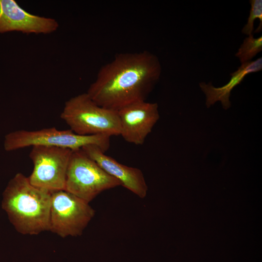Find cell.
Segmentation results:
<instances>
[{
    "instance_id": "6",
    "label": "cell",
    "mask_w": 262,
    "mask_h": 262,
    "mask_svg": "<svg viewBox=\"0 0 262 262\" xmlns=\"http://www.w3.org/2000/svg\"><path fill=\"white\" fill-rule=\"evenodd\" d=\"M95 214L89 203L65 190L53 192L49 231L63 238L81 236Z\"/></svg>"
},
{
    "instance_id": "2",
    "label": "cell",
    "mask_w": 262,
    "mask_h": 262,
    "mask_svg": "<svg viewBox=\"0 0 262 262\" xmlns=\"http://www.w3.org/2000/svg\"><path fill=\"white\" fill-rule=\"evenodd\" d=\"M51 193L32 185L18 173L3 193L2 208L17 231L37 235L49 229Z\"/></svg>"
},
{
    "instance_id": "5",
    "label": "cell",
    "mask_w": 262,
    "mask_h": 262,
    "mask_svg": "<svg viewBox=\"0 0 262 262\" xmlns=\"http://www.w3.org/2000/svg\"><path fill=\"white\" fill-rule=\"evenodd\" d=\"M121 186L83 150L72 151L69 163L65 191L89 203L102 192Z\"/></svg>"
},
{
    "instance_id": "9",
    "label": "cell",
    "mask_w": 262,
    "mask_h": 262,
    "mask_svg": "<svg viewBox=\"0 0 262 262\" xmlns=\"http://www.w3.org/2000/svg\"><path fill=\"white\" fill-rule=\"evenodd\" d=\"M58 27L55 19L28 13L14 0H0V33L17 31L26 34H49Z\"/></svg>"
},
{
    "instance_id": "13",
    "label": "cell",
    "mask_w": 262,
    "mask_h": 262,
    "mask_svg": "<svg viewBox=\"0 0 262 262\" xmlns=\"http://www.w3.org/2000/svg\"><path fill=\"white\" fill-rule=\"evenodd\" d=\"M249 2L251 4L249 16L247 23L242 30L243 33L247 35L252 34L254 30V22L257 18L259 19L260 24L254 33H260L262 30V0H250Z\"/></svg>"
},
{
    "instance_id": "3",
    "label": "cell",
    "mask_w": 262,
    "mask_h": 262,
    "mask_svg": "<svg viewBox=\"0 0 262 262\" xmlns=\"http://www.w3.org/2000/svg\"><path fill=\"white\" fill-rule=\"evenodd\" d=\"M61 118L70 130L82 135H119L117 111L96 103L86 93L75 96L65 104Z\"/></svg>"
},
{
    "instance_id": "4",
    "label": "cell",
    "mask_w": 262,
    "mask_h": 262,
    "mask_svg": "<svg viewBox=\"0 0 262 262\" xmlns=\"http://www.w3.org/2000/svg\"><path fill=\"white\" fill-rule=\"evenodd\" d=\"M110 137L105 135H82L70 129L59 130L52 127L35 131L21 130L7 134L4 146L6 151L34 146L57 147L74 151L95 145L105 152L110 147Z\"/></svg>"
},
{
    "instance_id": "7",
    "label": "cell",
    "mask_w": 262,
    "mask_h": 262,
    "mask_svg": "<svg viewBox=\"0 0 262 262\" xmlns=\"http://www.w3.org/2000/svg\"><path fill=\"white\" fill-rule=\"evenodd\" d=\"M72 150L57 147L34 146L29 156L33 167L28 179L34 186L53 193L64 190Z\"/></svg>"
},
{
    "instance_id": "10",
    "label": "cell",
    "mask_w": 262,
    "mask_h": 262,
    "mask_svg": "<svg viewBox=\"0 0 262 262\" xmlns=\"http://www.w3.org/2000/svg\"><path fill=\"white\" fill-rule=\"evenodd\" d=\"M82 150L102 169L117 180L123 186L139 197L144 198L148 188L144 174L139 168L123 164L95 145L83 147Z\"/></svg>"
},
{
    "instance_id": "12",
    "label": "cell",
    "mask_w": 262,
    "mask_h": 262,
    "mask_svg": "<svg viewBox=\"0 0 262 262\" xmlns=\"http://www.w3.org/2000/svg\"><path fill=\"white\" fill-rule=\"evenodd\" d=\"M262 50V36L255 38L251 34L246 37L240 45L235 56L242 64L251 61Z\"/></svg>"
},
{
    "instance_id": "8",
    "label": "cell",
    "mask_w": 262,
    "mask_h": 262,
    "mask_svg": "<svg viewBox=\"0 0 262 262\" xmlns=\"http://www.w3.org/2000/svg\"><path fill=\"white\" fill-rule=\"evenodd\" d=\"M120 134L127 142L143 145L160 118L157 103L136 101L117 111Z\"/></svg>"
},
{
    "instance_id": "11",
    "label": "cell",
    "mask_w": 262,
    "mask_h": 262,
    "mask_svg": "<svg viewBox=\"0 0 262 262\" xmlns=\"http://www.w3.org/2000/svg\"><path fill=\"white\" fill-rule=\"evenodd\" d=\"M262 69V58L260 57L255 61L242 64L236 71L230 73L231 78L229 82L223 86L215 87L211 82L208 84L203 82L199 83V86L206 96L207 107H210L219 101L225 110L230 108L229 97L233 88L240 83L247 74L259 71Z\"/></svg>"
},
{
    "instance_id": "1",
    "label": "cell",
    "mask_w": 262,
    "mask_h": 262,
    "mask_svg": "<svg viewBox=\"0 0 262 262\" xmlns=\"http://www.w3.org/2000/svg\"><path fill=\"white\" fill-rule=\"evenodd\" d=\"M161 73L158 58L149 51L121 53L100 68L86 93L98 105L117 111L146 100Z\"/></svg>"
}]
</instances>
